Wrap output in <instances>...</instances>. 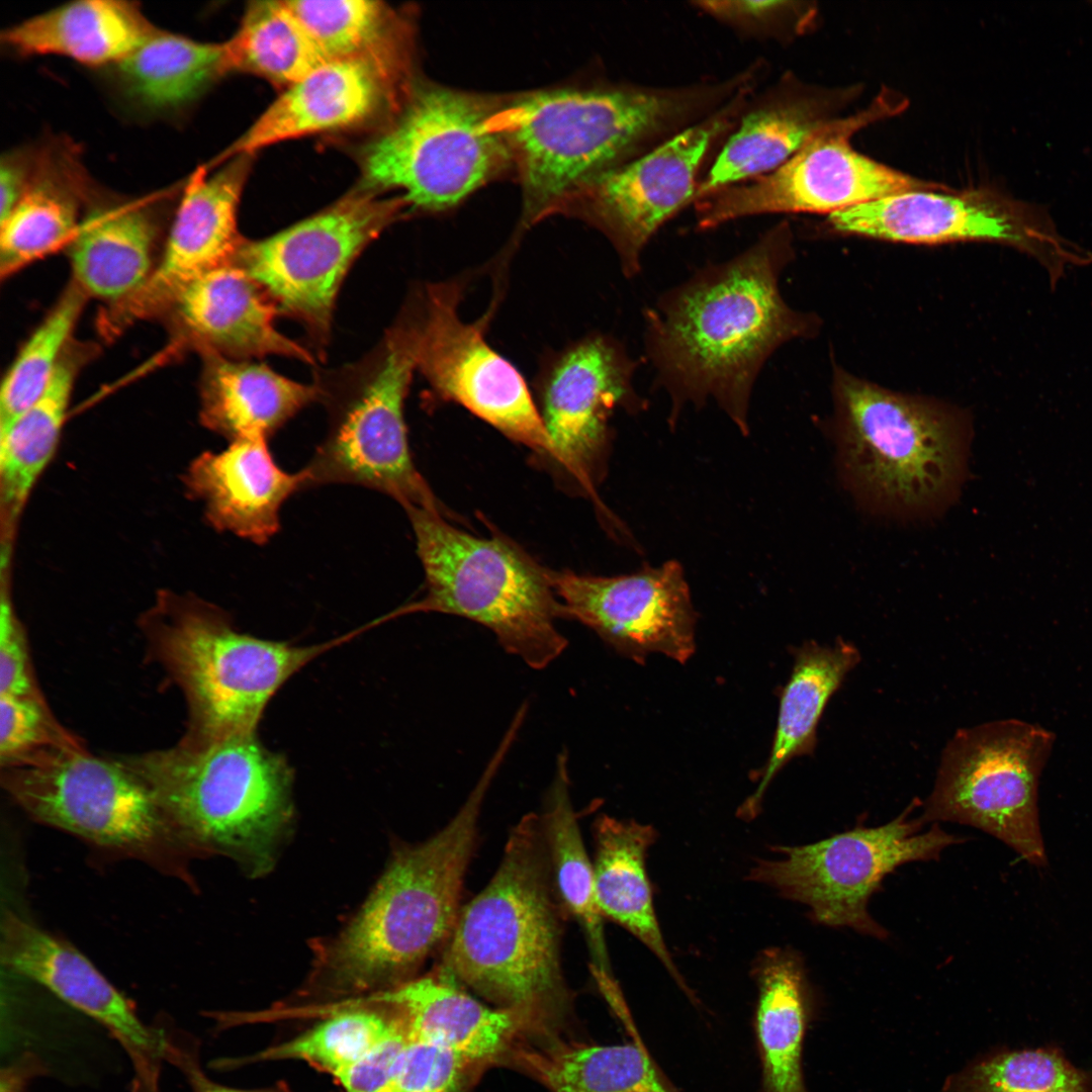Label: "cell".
<instances>
[{"label": "cell", "mask_w": 1092, "mask_h": 1092, "mask_svg": "<svg viewBox=\"0 0 1092 1092\" xmlns=\"http://www.w3.org/2000/svg\"><path fill=\"white\" fill-rule=\"evenodd\" d=\"M499 105L437 85L413 89L397 119L366 149L363 187L400 190L407 207L422 211L456 206L514 167Z\"/></svg>", "instance_id": "30bf717a"}, {"label": "cell", "mask_w": 1092, "mask_h": 1092, "mask_svg": "<svg viewBox=\"0 0 1092 1092\" xmlns=\"http://www.w3.org/2000/svg\"><path fill=\"white\" fill-rule=\"evenodd\" d=\"M157 228L138 206L96 209L69 244L74 283L86 294L117 304L147 282L154 267Z\"/></svg>", "instance_id": "4dcf8cb0"}, {"label": "cell", "mask_w": 1092, "mask_h": 1092, "mask_svg": "<svg viewBox=\"0 0 1092 1092\" xmlns=\"http://www.w3.org/2000/svg\"><path fill=\"white\" fill-rule=\"evenodd\" d=\"M117 69L129 94L145 106L178 107L226 73L224 46L158 30Z\"/></svg>", "instance_id": "8d00e7d4"}, {"label": "cell", "mask_w": 1092, "mask_h": 1092, "mask_svg": "<svg viewBox=\"0 0 1092 1092\" xmlns=\"http://www.w3.org/2000/svg\"><path fill=\"white\" fill-rule=\"evenodd\" d=\"M411 1040L407 1031L401 1030L334 1078L344 1092H377L395 1071Z\"/></svg>", "instance_id": "7dc6e473"}, {"label": "cell", "mask_w": 1092, "mask_h": 1092, "mask_svg": "<svg viewBox=\"0 0 1092 1092\" xmlns=\"http://www.w3.org/2000/svg\"><path fill=\"white\" fill-rule=\"evenodd\" d=\"M746 91L742 87L725 106L640 158L595 177L568 203L565 214L585 220L607 237L626 277L640 272L642 254L656 232L695 202L702 161L732 123Z\"/></svg>", "instance_id": "ac0fdd59"}, {"label": "cell", "mask_w": 1092, "mask_h": 1092, "mask_svg": "<svg viewBox=\"0 0 1092 1092\" xmlns=\"http://www.w3.org/2000/svg\"><path fill=\"white\" fill-rule=\"evenodd\" d=\"M470 1065L446 1049L412 1039L377 1092H458Z\"/></svg>", "instance_id": "f6af8a7d"}, {"label": "cell", "mask_w": 1092, "mask_h": 1092, "mask_svg": "<svg viewBox=\"0 0 1092 1092\" xmlns=\"http://www.w3.org/2000/svg\"><path fill=\"white\" fill-rule=\"evenodd\" d=\"M729 94L727 84L574 88L528 93L500 103L498 126L523 188L522 226L564 213L592 179Z\"/></svg>", "instance_id": "3957f363"}, {"label": "cell", "mask_w": 1092, "mask_h": 1092, "mask_svg": "<svg viewBox=\"0 0 1092 1092\" xmlns=\"http://www.w3.org/2000/svg\"><path fill=\"white\" fill-rule=\"evenodd\" d=\"M636 366L619 342L595 334L553 356L538 379L551 458L599 507L596 485L606 472L611 417L618 408L638 413L646 406L633 385Z\"/></svg>", "instance_id": "d6986e66"}, {"label": "cell", "mask_w": 1092, "mask_h": 1092, "mask_svg": "<svg viewBox=\"0 0 1092 1092\" xmlns=\"http://www.w3.org/2000/svg\"><path fill=\"white\" fill-rule=\"evenodd\" d=\"M562 914L540 814L529 813L512 828L491 880L460 909L439 970L548 1027L568 1002Z\"/></svg>", "instance_id": "277c9868"}, {"label": "cell", "mask_w": 1092, "mask_h": 1092, "mask_svg": "<svg viewBox=\"0 0 1092 1092\" xmlns=\"http://www.w3.org/2000/svg\"><path fill=\"white\" fill-rule=\"evenodd\" d=\"M496 772L486 766L440 831L394 851L354 918L317 947L303 997L345 1001L389 991L415 979L448 940L461 909L483 800Z\"/></svg>", "instance_id": "7a4b0ae2"}, {"label": "cell", "mask_w": 1092, "mask_h": 1092, "mask_svg": "<svg viewBox=\"0 0 1092 1092\" xmlns=\"http://www.w3.org/2000/svg\"><path fill=\"white\" fill-rule=\"evenodd\" d=\"M966 1092H1090L1088 1078L1058 1053L1025 1050L1000 1054L977 1065Z\"/></svg>", "instance_id": "7bdbcfd3"}, {"label": "cell", "mask_w": 1092, "mask_h": 1092, "mask_svg": "<svg viewBox=\"0 0 1092 1092\" xmlns=\"http://www.w3.org/2000/svg\"><path fill=\"white\" fill-rule=\"evenodd\" d=\"M841 234L892 242H989L1034 259L1056 285L1076 267L1092 265V251L1064 238L1050 218L1026 203L989 190H912L829 215Z\"/></svg>", "instance_id": "2e32d148"}, {"label": "cell", "mask_w": 1092, "mask_h": 1092, "mask_svg": "<svg viewBox=\"0 0 1092 1092\" xmlns=\"http://www.w3.org/2000/svg\"><path fill=\"white\" fill-rule=\"evenodd\" d=\"M792 257L790 229L782 222L646 310V355L670 397V425L687 403L713 399L748 434L750 397L762 366L780 346L816 328L781 294L780 275Z\"/></svg>", "instance_id": "6da1fadb"}, {"label": "cell", "mask_w": 1092, "mask_h": 1092, "mask_svg": "<svg viewBox=\"0 0 1092 1092\" xmlns=\"http://www.w3.org/2000/svg\"><path fill=\"white\" fill-rule=\"evenodd\" d=\"M904 107V100L883 93L857 114L824 122L775 171L697 201L698 229L712 230L733 219L765 213L830 215L905 191L948 190L877 163L851 148L849 139L858 129Z\"/></svg>", "instance_id": "5bb4252c"}, {"label": "cell", "mask_w": 1092, "mask_h": 1092, "mask_svg": "<svg viewBox=\"0 0 1092 1092\" xmlns=\"http://www.w3.org/2000/svg\"><path fill=\"white\" fill-rule=\"evenodd\" d=\"M185 483L211 526L262 545L278 532L280 510L303 489V476L277 464L267 438L252 437L199 455L187 469Z\"/></svg>", "instance_id": "cb8c5ba5"}, {"label": "cell", "mask_w": 1092, "mask_h": 1092, "mask_svg": "<svg viewBox=\"0 0 1092 1092\" xmlns=\"http://www.w3.org/2000/svg\"><path fill=\"white\" fill-rule=\"evenodd\" d=\"M201 420L231 442L269 438L307 404L323 397L316 384L290 380L258 363L204 352Z\"/></svg>", "instance_id": "83f0119b"}, {"label": "cell", "mask_w": 1092, "mask_h": 1092, "mask_svg": "<svg viewBox=\"0 0 1092 1092\" xmlns=\"http://www.w3.org/2000/svg\"><path fill=\"white\" fill-rule=\"evenodd\" d=\"M407 207L361 187L338 202L262 240H242L232 261L269 295L279 311L305 325L324 344L338 290L364 248Z\"/></svg>", "instance_id": "9a60e30c"}, {"label": "cell", "mask_w": 1092, "mask_h": 1092, "mask_svg": "<svg viewBox=\"0 0 1092 1092\" xmlns=\"http://www.w3.org/2000/svg\"><path fill=\"white\" fill-rule=\"evenodd\" d=\"M549 577L563 617L620 654L644 662L660 653L686 663L695 653L697 614L677 561L618 576L549 571Z\"/></svg>", "instance_id": "ffe728a7"}, {"label": "cell", "mask_w": 1092, "mask_h": 1092, "mask_svg": "<svg viewBox=\"0 0 1092 1092\" xmlns=\"http://www.w3.org/2000/svg\"><path fill=\"white\" fill-rule=\"evenodd\" d=\"M424 291L413 312L417 369L436 395L551 457L550 438L524 378L484 338L489 315L475 323L460 318L458 281L429 284Z\"/></svg>", "instance_id": "e0dca14e"}, {"label": "cell", "mask_w": 1092, "mask_h": 1092, "mask_svg": "<svg viewBox=\"0 0 1092 1092\" xmlns=\"http://www.w3.org/2000/svg\"><path fill=\"white\" fill-rule=\"evenodd\" d=\"M699 9L737 27L771 31L793 10L789 1H700Z\"/></svg>", "instance_id": "c3c4849f"}, {"label": "cell", "mask_w": 1092, "mask_h": 1092, "mask_svg": "<svg viewBox=\"0 0 1092 1092\" xmlns=\"http://www.w3.org/2000/svg\"><path fill=\"white\" fill-rule=\"evenodd\" d=\"M917 803L885 825L856 826L806 845L776 846L781 857L758 859L748 879L806 905L817 923L884 939L888 932L868 911L884 878L904 863L935 859L962 841L937 825L919 833L923 820L909 817Z\"/></svg>", "instance_id": "4fadbf2b"}, {"label": "cell", "mask_w": 1092, "mask_h": 1092, "mask_svg": "<svg viewBox=\"0 0 1092 1092\" xmlns=\"http://www.w3.org/2000/svg\"><path fill=\"white\" fill-rule=\"evenodd\" d=\"M155 788L200 857L267 874L293 818L292 771L256 731L125 756Z\"/></svg>", "instance_id": "5b68a950"}, {"label": "cell", "mask_w": 1092, "mask_h": 1092, "mask_svg": "<svg viewBox=\"0 0 1092 1092\" xmlns=\"http://www.w3.org/2000/svg\"><path fill=\"white\" fill-rule=\"evenodd\" d=\"M86 294L73 282L17 353L1 385L0 429L46 391L66 353Z\"/></svg>", "instance_id": "b9f144b4"}, {"label": "cell", "mask_w": 1092, "mask_h": 1092, "mask_svg": "<svg viewBox=\"0 0 1092 1092\" xmlns=\"http://www.w3.org/2000/svg\"><path fill=\"white\" fill-rule=\"evenodd\" d=\"M330 61L371 58L405 63L396 15L369 0L285 1Z\"/></svg>", "instance_id": "ab89813d"}, {"label": "cell", "mask_w": 1092, "mask_h": 1092, "mask_svg": "<svg viewBox=\"0 0 1092 1092\" xmlns=\"http://www.w3.org/2000/svg\"><path fill=\"white\" fill-rule=\"evenodd\" d=\"M324 1010L323 1021L248 1061H302L336 1077L395 1033L406 1030L393 1009L376 1002L346 1000Z\"/></svg>", "instance_id": "f35d334b"}, {"label": "cell", "mask_w": 1092, "mask_h": 1092, "mask_svg": "<svg viewBox=\"0 0 1092 1092\" xmlns=\"http://www.w3.org/2000/svg\"><path fill=\"white\" fill-rule=\"evenodd\" d=\"M415 370L416 332L408 314L387 333L357 380L333 394L324 390L330 425L300 470L303 489L360 485L391 496L403 509L425 508L444 515L410 451L404 401Z\"/></svg>", "instance_id": "8fae6325"}, {"label": "cell", "mask_w": 1092, "mask_h": 1092, "mask_svg": "<svg viewBox=\"0 0 1092 1092\" xmlns=\"http://www.w3.org/2000/svg\"><path fill=\"white\" fill-rule=\"evenodd\" d=\"M633 1027V1040L626 1044L556 1043L541 1050L519 1045L510 1056L550 1092H678Z\"/></svg>", "instance_id": "836d02e7"}, {"label": "cell", "mask_w": 1092, "mask_h": 1092, "mask_svg": "<svg viewBox=\"0 0 1092 1092\" xmlns=\"http://www.w3.org/2000/svg\"><path fill=\"white\" fill-rule=\"evenodd\" d=\"M54 716L47 701L0 695V764L54 748L84 747Z\"/></svg>", "instance_id": "ee69618b"}, {"label": "cell", "mask_w": 1092, "mask_h": 1092, "mask_svg": "<svg viewBox=\"0 0 1092 1092\" xmlns=\"http://www.w3.org/2000/svg\"><path fill=\"white\" fill-rule=\"evenodd\" d=\"M249 168L250 156L242 155L210 175L204 171L194 175L159 263L144 286L120 303L125 320L170 307L190 282L233 259L243 240L237 231V212Z\"/></svg>", "instance_id": "44dd1931"}, {"label": "cell", "mask_w": 1092, "mask_h": 1092, "mask_svg": "<svg viewBox=\"0 0 1092 1092\" xmlns=\"http://www.w3.org/2000/svg\"><path fill=\"white\" fill-rule=\"evenodd\" d=\"M29 179L24 165L11 157L3 158L0 166V222L4 220L24 193Z\"/></svg>", "instance_id": "f907efd6"}, {"label": "cell", "mask_w": 1092, "mask_h": 1092, "mask_svg": "<svg viewBox=\"0 0 1092 1092\" xmlns=\"http://www.w3.org/2000/svg\"><path fill=\"white\" fill-rule=\"evenodd\" d=\"M1 962L105 1026L133 1066H160L169 1040L147 1026L125 997L77 948L8 910L1 921Z\"/></svg>", "instance_id": "7402d4cb"}, {"label": "cell", "mask_w": 1092, "mask_h": 1092, "mask_svg": "<svg viewBox=\"0 0 1092 1092\" xmlns=\"http://www.w3.org/2000/svg\"><path fill=\"white\" fill-rule=\"evenodd\" d=\"M157 31L133 3L79 0L9 27L2 41L22 55H57L89 66L117 65Z\"/></svg>", "instance_id": "4316f807"}, {"label": "cell", "mask_w": 1092, "mask_h": 1092, "mask_svg": "<svg viewBox=\"0 0 1092 1092\" xmlns=\"http://www.w3.org/2000/svg\"><path fill=\"white\" fill-rule=\"evenodd\" d=\"M596 896L604 917L639 939L689 992L666 947L655 914L646 854L656 839L651 825L602 815L594 823Z\"/></svg>", "instance_id": "f546056e"}, {"label": "cell", "mask_w": 1092, "mask_h": 1092, "mask_svg": "<svg viewBox=\"0 0 1092 1092\" xmlns=\"http://www.w3.org/2000/svg\"><path fill=\"white\" fill-rule=\"evenodd\" d=\"M2 597L0 613V695L47 701L34 673L24 629Z\"/></svg>", "instance_id": "bcb514c9"}, {"label": "cell", "mask_w": 1092, "mask_h": 1092, "mask_svg": "<svg viewBox=\"0 0 1092 1092\" xmlns=\"http://www.w3.org/2000/svg\"><path fill=\"white\" fill-rule=\"evenodd\" d=\"M226 72L251 73L289 86L330 60L285 1H256L223 43Z\"/></svg>", "instance_id": "74e56055"}, {"label": "cell", "mask_w": 1092, "mask_h": 1092, "mask_svg": "<svg viewBox=\"0 0 1092 1092\" xmlns=\"http://www.w3.org/2000/svg\"><path fill=\"white\" fill-rule=\"evenodd\" d=\"M1054 740L1046 729L1015 719L958 730L942 751L921 819L980 828L1042 866L1037 787Z\"/></svg>", "instance_id": "7c38bea8"}, {"label": "cell", "mask_w": 1092, "mask_h": 1092, "mask_svg": "<svg viewBox=\"0 0 1092 1092\" xmlns=\"http://www.w3.org/2000/svg\"><path fill=\"white\" fill-rule=\"evenodd\" d=\"M416 538L425 595L391 616L417 612L455 615L494 633L500 646L535 669L555 660L567 639L549 571L502 538H479L425 508L404 509Z\"/></svg>", "instance_id": "9c48e42d"}, {"label": "cell", "mask_w": 1092, "mask_h": 1092, "mask_svg": "<svg viewBox=\"0 0 1092 1092\" xmlns=\"http://www.w3.org/2000/svg\"><path fill=\"white\" fill-rule=\"evenodd\" d=\"M859 660L858 649L844 639H836L830 645L807 641L794 650V664L781 695L770 752L755 791L739 808L740 817L754 818L780 770L790 760L814 752L818 724L827 703Z\"/></svg>", "instance_id": "f1b7e54d"}, {"label": "cell", "mask_w": 1092, "mask_h": 1092, "mask_svg": "<svg viewBox=\"0 0 1092 1092\" xmlns=\"http://www.w3.org/2000/svg\"><path fill=\"white\" fill-rule=\"evenodd\" d=\"M148 655L187 708L182 740L256 731L270 700L297 671L339 641L298 646L237 630L219 608L163 592L141 617Z\"/></svg>", "instance_id": "8992f818"}, {"label": "cell", "mask_w": 1092, "mask_h": 1092, "mask_svg": "<svg viewBox=\"0 0 1092 1092\" xmlns=\"http://www.w3.org/2000/svg\"><path fill=\"white\" fill-rule=\"evenodd\" d=\"M80 363L66 351L42 395L0 429L1 500L9 526L55 452Z\"/></svg>", "instance_id": "d590c367"}, {"label": "cell", "mask_w": 1092, "mask_h": 1092, "mask_svg": "<svg viewBox=\"0 0 1092 1092\" xmlns=\"http://www.w3.org/2000/svg\"><path fill=\"white\" fill-rule=\"evenodd\" d=\"M755 1030L763 1092H807L802 1044L807 1021L806 980L799 954L771 947L757 959Z\"/></svg>", "instance_id": "d6a6232c"}, {"label": "cell", "mask_w": 1092, "mask_h": 1092, "mask_svg": "<svg viewBox=\"0 0 1092 1092\" xmlns=\"http://www.w3.org/2000/svg\"><path fill=\"white\" fill-rule=\"evenodd\" d=\"M76 196L53 174L29 179L21 198L0 222V270L9 276L70 244L79 225Z\"/></svg>", "instance_id": "60d3db41"}, {"label": "cell", "mask_w": 1092, "mask_h": 1092, "mask_svg": "<svg viewBox=\"0 0 1092 1092\" xmlns=\"http://www.w3.org/2000/svg\"><path fill=\"white\" fill-rule=\"evenodd\" d=\"M824 122L819 105L809 99L776 101L751 111L698 184L695 203L715 191L775 171Z\"/></svg>", "instance_id": "e575fe53"}, {"label": "cell", "mask_w": 1092, "mask_h": 1092, "mask_svg": "<svg viewBox=\"0 0 1092 1092\" xmlns=\"http://www.w3.org/2000/svg\"><path fill=\"white\" fill-rule=\"evenodd\" d=\"M364 998L392 1008L411 1039L446 1049L471 1065L510 1056L526 1031L543 1029L523 1012L485 1006L440 970Z\"/></svg>", "instance_id": "484cf974"}, {"label": "cell", "mask_w": 1092, "mask_h": 1092, "mask_svg": "<svg viewBox=\"0 0 1092 1092\" xmlns=\"http://www.w3.org/2000/svg\"><path fill=\"white\" fill-rule=\"evenodd\" d=\"M2 788L34 821L193 884L200 857L149 781L124 757L54 748L1 766Z\"/></svg>", "instance_id": "52a82bcc"}, {"label": "cell", "mask_w": 1092, "mask_h": 1092, "mask_svg": "<svg viewBox=\"0 0 1092 1092\" xmlns=\"http://www.w3.org/2000/svg\"><path fill=\"white\" fill-rule=\"evenodd\" d=\"M166 1060L178 1067L186 1077L191 1092H289L284 1084L262 1089H238L211 1080L200 1067L194 1052L169 1041Z\"/></svg>", "instance_id": "681fc988"}, {"label": "cell", "mask_w": 1092, "mask_h": 1092, "mask_svg": "<svg viewBox=\"0 0 1092 1092\" xmlns=\"http://www.w3.org/2000/svg\"><path fill=\"white\" fill-rule=\"evenodd\" d=\"M842 474L882 510L920 514L956 493L969 440L962 413L888 390L842 371L834 377Z\"/></svg>", "instance_id": "ba28073f"}, {"label": "cell", "mask_w": 1092, "mask_h": 1092, "mask_svg": "<svg viewBox=\"0 0 1092 1092\" xmlns=\"http://www.w3.org/2000/svg\"><path fill=\"white\" fill-rule=\"evenodd\" d=\"M567 754L557 759L554 780L540 814L551 872L559 901L580 926L592 973L603 993L618 987L612 973L603 918L595 889L594 868L579 831L569 792Z\"/></svg>", "instance_id": "1f68e13d"}, {"label": "cell", "mask_w": 1092, "mask_h": 1092, "mask_svg": "<svg viewBox=\"0 0 1092 1092\" xmlns=\"http://www.w3.org/2000/svg\"><path fill=\"white\" fill-rule=\"evenodd\" d=\"M170 307L203 352L234 360L280 355L314 361L308 351L277 331L278 307L232 260L190 282Z\"/></svg>", "instance_id": "d4e9b609"}, {"label": "cell", "mask_w": 1092, "mask_h": 1092, "mask_svg": "<svg viewBox=\"0 0 1092 1092\" xmlns=\"http://www.w3.org/2000/svg\"><path fill=\"white\" fill-rule=\"evenodd\" d=\"M405 71V65L371 58L329 61L286 88L225 156H251L273 144L361 122L388 99L391 82Z\"/></svg>", "instance_id": "603a6c76"}]
</instances>
